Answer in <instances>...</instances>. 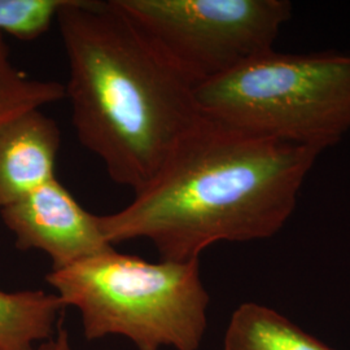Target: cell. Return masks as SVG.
<instances>
[{
    "instance_id": "6da1fadb",
    "label": "cell",
    "mask_w": 350,
    "mask_h": 350,
    "mask_svg": "<svg viewBox=\"0 0 350 350\" xmlns=\"http://www.w3.org/2000/svg\"><path fill=\"white\" fill-rule=\"evenodd\" d=\"M321 152L201 114L150 182L99 215L109 244L148 239L161 261L188 262L219 241L275 235Z\"/></svg>"
},
{
    "instance_id": "7a4b0ae2",
    "label": "cell",
    "mask_w": 350,
    "mask_h": 350,
    "mask_svg": "<svg viewBox=\"0 0 350 350\" xmlns=\"http://www.w3.org/2000/svg\"><path fill=\"white\" fill-rule=\"evenodd\" d=\"M56 21L78 140L137 192L199 120L196 85L118 0H66Z\"/></svg>"
},
{
    "instance_id": "3957f363",
    "label": "cell",
    "mask_w": 350,
    "mask_h": 350,
    "mask_svg": "<svg viewBox=\"0 0 350 350\" xmlns=\"http://www.w3.org/2000/svg\"><path fill=\"white\" fill-rule=\"evenodd\" d=\"M46 282L79 310L88 340L121 335L139 350L200 348L209 295L199 260L153 263L113 250L52 270Z\"/></svg>"
},
{
    "instance_id": "277c9868",
    "label": "cell",
    "mask_w": 350,
    "mask_h": 350,
    "mask_svg": "<svg viewBox=\"0 0 350 350\" xmlns=\"http://www.w3.org/2000/svg\"><path fill=\"white\" fill-rule=\"evenodd\" d=\"M200 114L322 152L350 131V53L269 51L195 88Z\"/></svg>"
},
{
    "instance_id": "5b68a950",
    "label": "cell",
    "mask_w": 350,
    "mask_h": 350,
    "mask_svg": "<svg viewBox=\"0 0 350 350\" xmlns=\"http://www.w3.org/2000/svg\"><path fill=\"white\" fill-rule=\"evenodd\" d=\"M198 86L269 51L291 18L287 0H118Z\"/></svg>"
},
{
    "instance_id": "8992f818",
    "label": "cell",
    "mask_w": 350,
    "mask_h": 350,
    "mask_svg": "<svg viewBox=\"0 0 350 350\" xmlns=\"http://www.w3.org/2000/svg\"><path fill=\"white\" fill-rule=\"evenodd\" d=\"M16 247L47 253L62 270L114 250L101 232L99 215L83 209L57 178L0 211Z\"/></svg>"
},
{
    "instance_id": "52a82bcc",
    "label": "cell",
    "mask_w": 350,
    "mask_h": 350,
    "mask_svg": "<svg viewBox=\"0 0 350 350\" xmlns=\"http://www.w3.org/2000/svg\"><path fill=\"white\" fill-rule=\"evenodd\" d=\"M60 143L56 121L40 109L0 125V211L56 178Z\"/></svg>"
},
{
    "instance_id": "ba28073f",
    "label": "cell",
    "mask_w": 350,
    "mask_h": 350,
    "mask_svg": "<svg viewBox=\"0 0 350 350\" xmlns=\"http://www.w3.org/2000/svg\"><path fill=\"white\" fill-rule=\"evenodd\" d=\"M224 350H335L275 310L240 305L227 325Z\"/></svg>"
},
{
    "instance_id": "9c48e42d",
    "label": "cell",
    "mask_w": 350,
    "mask_h": 350,
    "mask_svg": "<svg viewBox=\"0 0 350 350\" xmlns=\"http://www.w3.org/2000/svg\"><path fill=\"white\" fill-rule=\"evenodd\" d=\"M63 308L57 295L43 291H0V350H38L37 342L53 338Z\"/></svg>"
},
{
    "instance_id": "30bf717a",
    "label": "cell",
    "mask_w": 350,
    "mask_h": 350,
    "mask_svg": "<svg viewBox=\"0 0 350 350\" xmlns=\"http://www.w3.org/2000/svg\"><path fill=\"white\" fill-rule=\"evenodd\" d=\"M64 98L62 83L33 78L16 68L5 38L0 34V125L20 113L40 109Z\"/></svg>"
},
{
    "instance_id": "8fae6325",
    "label": "cell",
    "mask_w": 350,
    "mask_h": 350,
    "mask_svg": "<svg viewBox=\"0 0 350 350\" xmlns=\"http://www.w3.org/2000/svg\"><path fill=\"white\" fill-rule=\"evenodd\" d=\"M66 0H0V34L21 40L43 36Z\"/></svg>"
},
{
    "instance_id": "7c38bea8",
    "label": "cell",
    "mask_w": 350,
    "mask_h": 350,
    "mask_svg": "<svg viewBox=\"0 0 350 350\" xmlns=\"http://www.w3.org/2000/svg\"><path fill=\"white\" fill-rule=\"evenodd\" d=\"M38 350H70L68 332L64 329L63 327H60L56 336L42 342L38 347Z\"/></svg>"
}]
</instances>
